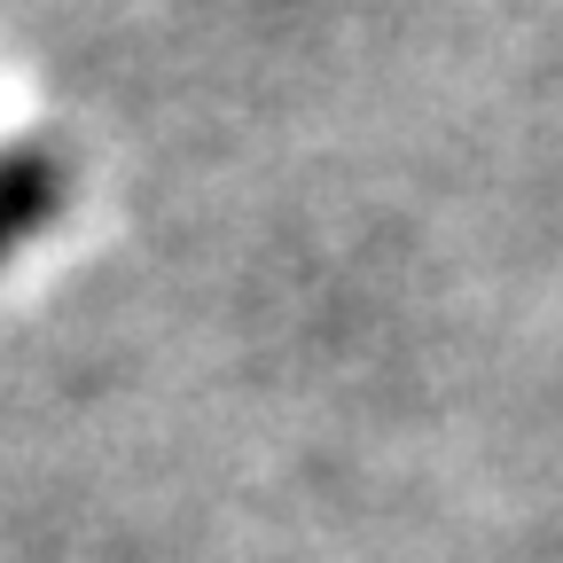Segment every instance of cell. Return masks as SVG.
Here are the masks:
<instances>
[{
    "label": "cell",
    "mask_w": 563,
    "mask_h": 563,
    "mask_svg": "<svg viewBox=\"0 0 563 563\" xmlns=\"http://www.w3.org/2000/svg\"><path fill=\"white\" fill-rule=\"evenodd\" d=\"M63 203H70V173L40 150V141H9V150H0V266H9L40 228H55Z\"/></svg>",
    "instance_id": "cell-1"
}]
</instances>
